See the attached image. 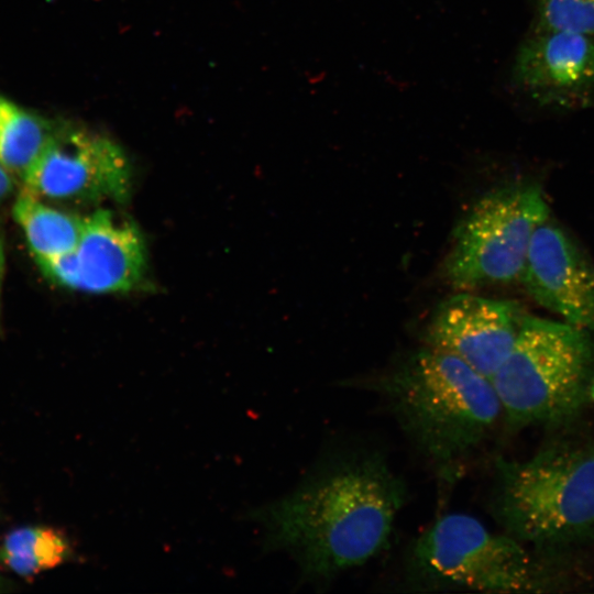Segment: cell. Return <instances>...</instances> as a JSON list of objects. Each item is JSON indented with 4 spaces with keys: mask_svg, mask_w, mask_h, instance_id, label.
I'll return each mask as SVG.
<instances>
[{
    "mask_svg": "<svg viewBox=\"0 0 594 594\" xmlns=\"http://www.w3.org/2000/svg\"><path fill=\"white\" fill-rule=\"evenodd\" d=\"M57 123L0 95V165L21 178L50 141Z\"/></svg>",
    "mask_w": 594,
    "mask_h": 594,
    "instance_id": "obj_13",
    "label": "cell"
},
{
    "mask_svg": "<svg viewBox=\"0 0 594 594\" xmlns=\"http://www.w3.org/2000/svg\"><path fill=\"white\" fill-rule=\"evenodd\" d=\"M519 280L540 306L594 334V265L549 218L532 235Z\"/></svg>",
    "mask_w": 594,
    "mask_h": 594,
    "instance_id": "obj_11",
    "label": "cell"
},
{
    "mask_svg": "<svg viewBox=\"0 0 594 594\" xmlns=\"http://www.w3.org/2000/svg\"><path fill=\"white\" fill-rule=\"evenodd\" d=\"M14 187V175L0 165V205L11 196Z\"/></svg>",
    "mask_w": 594,
    "mask_h": 594,
    "instance_id": "obj_16",
    "label": "cell"
},
{
    "mask_svg": "<svg viewBox=\"0 0 594 594\" xmlns=\"http://www.w3.org/2000/svg\"><path fill=\"white\" fill-rule=\"evenodd\" d=\"M531 28L594 37V0H535Z\"/></svg>",
    "mask_w": 594,
    "mask_h": 594,
    "instance_id": "obj_15",
    "label": "cell"
},
{
    "mask_svg": "<svg viewBox=\"0 0 594 594\" xmlns=\"http://www.w3.org/2000/svg\"><path fill=\"white\" fill-rule=\"evenodd\" d=\"M12 216L22 229L36 263L73 252L86 218L52 207L22 190L14 201Z\"/></svg>",
    "mask_w": 594,
    "mask_h": 594,
    "instance_id": "obj_12",
    "label": "cell"
},
{
    "mask_svg": "<svg viewBox=\"0 0 594 594\" xmlns=\"http://www.w3.org/2000/svg\"><path fill=\"white\" fill-rule=\"evenodd\" d=\"M21 179L22 191L46 202H122L131 190L122 148L107 136L62 121Z\"/></svg>",
    "mask_w": 594,
    "mask_h": 594,
    "instance_id": "obj_7",
    "label": "cell"
},
{
    "mask_svg": "<svg viewBox=\"0 0 594 594\" xmlns=\"http://www.w3.org/2000/svg\"><path fill=\"white\" fill-rule=\"evenodd\" d=\"M549 218L541 188L512 183L482 196L458 223L444 276L471 289L520 279L536 229Z\"/></svg>",
    "mask_w": 594,
    "mask_h": 594,
    "instance_id": "obj_6",
    "label": "cell"
},
{
    "mask_svg": "<svg viewBox=\"0 0 594 594\" xmlns=\"http://www.w3.org/2000/svg\"><path fill=\"white\" fill-rule=\"evenodd\" d=\"M4 264H6L4 244H3L2 235L0 233V298H1L3 275H4Z\"/></svg>",
    "mask_w": 594,
    "mask_h": 594,
    "instance_id": "obj_17",
    "label": "cell"
},
{
    "mask_svg": "<svg viewBox=\"0 0 594 594\" xmlns=\"http://www.w3.org/2000/svg\"><path fill=\"white\" fill-rule=\"evenodd\" d=\"M6 582L0 576V592L3 591L6 588Z\"/></svg>",
    "mask_w": 594,
    "mask_h": 594,
    "instance_id": "obj_18",
    "label": "cell"
},
{
    "mask_svg": "<svg viewBox=\"0 0 594 594\" xmlns=\"http://www.w3.org/2000/svg\"><path fill=\"white\" fill-rule=\"evenodd\" d=\"M407 579L418 590L468 588L495 593L542 592V569L522 547L460 513L438 518L413 542Z\"/></svg>",
    "mask_w": 594,
    "mask_h": 594,
    "instance_id": "obj_5",
    "label": "cell"
},
{
    "mask_svg": "<svg viewBox=\"0 0 594 594\" xmlns=\"http://www.w3.org/2000/svg\"><path fill=\"white\" fill-rule=\"evenodd\" d=\"M491 512L519 542L542 550L594 534V443L556 441L529 459H498Z\"/></svg>",
    "mask_w": 594,
    "mask_h": 594,
    "instance_id": "obj_3",
    "label": "cell"
},
{
    "mask_svg": "<svg viewBox=\"0 0 594 594\" xmlns=\"http://www.w3.org/2000/svg\"><path fill=\"white\" fill-rule=\"evenodd\" d=\"M73 554L67 536L50 526L15 528L4 537L0 547L1 563L25 579L65 563Z\"/></svg>",
    "mask_w": 594,
    "mask_h": 594,
    "instance_id": "obj_14",
    "label": "cell"
},
{
    "mask_svg": "<svg viewBox=\"0 0 594 594\" xmlns=\"http://www.w3.org/2000/svg\"><path fill=\"white\" fill-rule=\"evenodd\" d=\"M527 314L513 300L461 293L439 305L427 345L450 352L490 380L503 364Z\"/></svg>",
    "mask_w": 594,
    "mask_h": 594,
    "instance_id": "obj_10",
    "label": "cell"
},
{
    "mask_svg": "<svg viewBox=\"0 0 594 594\" xmlns=\"http://www.w3.org/2000/svg\"><path fill=\"white\" fill-rule=\"evenodd\" d=\"M406 497L404 480L382 452L351 449L317 462L255 517L267 549L287 553L302 581L321 584L387 548Z\"/></svg>",
    "mask_w": 594,
    "mask_h": 594,
    "instance_id": "obj_1",
    "label": "cell"
},
{
    "mask_svg": "<svg viewBox=\"0 0 594 594\" xmlns=\"http://www.w3.org/2000/svg\"><path fill=\"white\" fill-rule=\"evenodd\" d=\"M509 85L540 109L594 108V37L531 28L515 52Z\"/></svg>",
    "mask_w": 594,
    "mask_h": 594,
    "instance_id": "obj_8",
    "label": "cell"
},
{
    "mask_svg": "<svg viewBox=\"0 0 594 594\" xmlns=\"http://www.w3.org/2000/svg\"><path fill=\"white\" fill-rule=\"evenodd\" d=\"M491 381L510 427L568 424L594 404L593 334L527 315Z\"/></svg>",
    "mask_w": 594,
    "mask_h": 594,
    "instance_id": "obj_4",
    "label": "cell"
},
{
    "mask_svg": "<svg viewBox=\"0 0 594 594\" xmlns=\"http://www.w3.org/2000/svg\"><path fill=\"white\" fill-rule=\"evenodd\" d=\"M57 286L90 294H112L134 288L146 268V250L138 228L109 210L85 218L73 252L37 263Z\"/></svg>",
    "mask_w": 594,
    "mask_h": 594,
    "instance_id": "obj_9",
    "label": "cell"
},
{
    "mask_svg": "<svg viewBox=\"0 0 594 594\" xmlns=\"http://www.w3.org/2000/svg\"><path fill=\"white\" fill-rule=\"evenodd\" d=\"M370 383L409 442L450 482L502 413L488 377L429 345Z\"/></svg>",
    "mask_w": 594,
    "mask_h": 594,
    "instance_id": "obj_2",
    "label": "cell"
}]
</instances>
